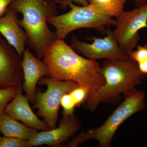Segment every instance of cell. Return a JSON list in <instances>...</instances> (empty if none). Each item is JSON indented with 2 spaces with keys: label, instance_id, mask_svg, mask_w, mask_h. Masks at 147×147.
<instances>
[{
  "label": "cell",
  "instance_id": "cell-7",
  "mask_svg": "<svg viewBox=\"0 0 147 147\" xmlns=\"http://www.w3.org/2000/svg\"><path fill=\"white\" fill-rule=\"evenodd\" d=\"M113 36L121 50L129 55L140 40L139 30L147 28V2L130 11H123L117 18Z\"/></svg>",
  "mask_w": 147,
  "mask_h": 147
},
{
  "label": "cell",
  "instance_id": "cell-22",
  "mask_svg": "<svg viewBox=\"0 0 147 147\" xmlns=\"http://www.w3.org/2000/svg\"><path fill=\"white\" fill-rule=\"evenodd\" d=\"M14 0H0V17L4 15L9 7Z\"/></svg>",
  "mask_w": 147,
  "mask_h": 147
},
{
  "label": "cell",
  "instance_id": "cell-15",
  "mask_svg": "<svg viewBox=\"0 0 147 147\" xmlns=\"http://www.w3.org/2000/svg\"><path fill=\"white\" fill-rule=\"evenodd\" d=\"M127 0H89V7L97 13L117 18L124 11Z\"/></svg>",
  "mask_w": 147,
  "mask_h": 147
},
{
  "label": "cell",
  "instance_id": "cell-6",
  "mask_svg": "<svg viewBox=\"0 0 147 147\" xmlns=\"http://www.w3.org/2000/svg\"><path fill=\"white\" fill-rule=\"evenodd\" d=\"M38 84L45 85L47 89L43 92L36 90L34 108L38 110L37 116L43 119L50 129H53L57 127L62 98L79 85L74 81H58L50 77L41 78Z\"/></svg>",
  "mask_w": 147,
  "mask_h": 147
},
{
  "label": "cell",
  "instance_id": "cell-17",
  "mask_svg": "<svg viewBox=\"0 0 147 147\" xmlns=\"http://www.w3.org/2000/svg\"><path fill=\"white\" fill-rule=\"evenodd\" d=\"M20 87L0 88V115L4 112L7 105L16 95Z\"/></svg>",
  "mask_w": 147,
  "mask_h": 147
},
{
  "label": "cell",
  "instance_id": "cell-9",
  "mask_svg": "<svg viewBox=\"0 0 147 147\" xmlns=\"http://www.w3.org/2000/svg\"><path fill=\"white\" fill-rule=\"evenodd\" d=\"M21 62L14 47L0 38V87L22 86L24 72Z\"/></svg>",
  "mask_w": 147,
  "mask_h": 147
},
{
  "label": "cell",
  "instance_id": "cell-11",
  "mask_svg": "<svg viewBox=\"0 0 147 147\" xmlns=\"http://www.w3.org/2000/svg\"><path fill=\"white\" fill-rule=\"evenodd\" d=\"M21 65L24 72L22 90L31 103H35L36 86L43 77H49V70L44 61L25 49Z\"/></svg>",
  "mask_w": 147,
  "mask_h": 147
},
{
  "label": "cell",
  "instance_id": "cell-18",
  "mask_svg": "<svg viewBox=\"0 0 147 147\" xmlns=\"http://www.w3.org/2000/svg\"><path fill=\"white\" fill-rule=\"evenodd\" d=\"M61 106L63 108V117H67L74 115L76 105L69 92L64 95L61 99Z\"/></svg>",
  "mask_w": 147,
  "mask_h": 147
},
{
  "label": "cell",
  "instance_id": "cell-3",
  "mask_svg": "<svg viewBox=\"0 0 147 147\" xmlns=\"http://www.w3.org/2000/svg\"><path fill=\"white\" fill-rule=\"evenodd\" d=\"M99 72L105 83L97 92L96 102L92 110L100 103L111 102L142 84L146 75L139 70L137 63L130 58L125 59H105Z\"/></svg>",
  "mask_w": 147,
  "mask_h": 147
},
{
  "label": "cell",
  "instance_id": "cell-2",
  "mask_svg": "<svg viewBox=\"0 0 147 147\" xmlns=\"http://www.w3.org/2000/svg\"><path fill=\"white\" fill-rule=\"evenodd\" d=\"M57 4L55 0H14L9 7L23 15L18 24L26 34L27 44L40 59L58 39L47 26V20L58 15Z\"/></svg>",
  "mask_w": 147,
  "mask_h": 147
},
{
  "label": "cell",
  "instance_id": "cell-12",
  "mask_svg": "<svg viewBox=\"0 0 147 147\" xmlns=\"http://www.w3.org/2000/svg\"><path fill=\"white\" fill-rule=\"evenodd\" d=\"M22 86L19 87L16 95L7 105L4 112L13 119L20 121L26 125L36 130L50 129L44 121H41L33 112L26 96L22 94Z\"/></svg>",
  "mask_w": 147,
  "mask_h": 147
},
{
  "label": "cell",
  "instance_id": "cell-5",
  "mask_svg": "<svg viewBox=\"0 0 147 147\" xmlns=\"http://www.w3.org/2000/svg\"><path fill=\"white\" fill-rule=\"evenodd\" d=\"M88 5L79 6L72 3L68 6L71 8L69 12L47 20L56 29L58 38L64 39L71 32L82 28H93L105 34L108 30L105 26H116L117 19L97 13Z\"/></svg>",
  "mask_w": 147,
  "mask_h": 147
},
{
  "label": "cell",
  "instance_id": "cell-8",
  "mask_svg": "<svg viewBox=\"0 0 147 147\" xmlns=\"http://www.w3.org/2000/svg\"><path fill=\"white\" fill-rule=\"evenodd\" d=\"M106 34L107 36L103 38L89 37L92 40L91 43L81 41L73 36L70 46L87 59L94 60L101 59L122 60L129 58L120 47L113 36L112 31L109 29Z\"/></svg>",
  "mask_w": 147,
  "mask_h": 147
},
{
  "label": "cell",
  "instance_id": "cell-23",
  "mask_svg": "<svg viewBox=\"0 0 147 147\" xmlns=\"http://www.w3.org/2000/svg\"><path fill=\"white\" fill-rule=\"evenodd\" d=\"M137 7L144 5L147 2V0H133Z\"/></svg>",
  "mask_w": 147,
  "mask_h": 147
},
{
  "label": "cell",
  "instance_id": "cell-10",
  "mask_svg": "<svg viewBox=\"0 0 147 147\" xmlns=\"http://www.w3.org/2000/svg\"><path fill=\"white\" fill-rule=\"evenodd\" d=\"M81 122L74 114L63 117L58 127L47 131L37 132L28 140L27 147L46 145L59 146L73 136L79 130Z\"/></svg>",
  "mask_w": 147,
  "mask_h": 147
},
{
  "label": "cell",
  "instance_id": "cell-16",
  "mask_svg": "<svg viewBox=\"0 0 147 147\" xmlns=\"http://www.w3.org/2000/svg\"><path fill=\"white\" fill-rule=\"evenodd\" d=\"M137 49L131 51L129 57L137 63L139 70L143 74L147 75V45H137Z\"/></svg>",
  "mask_w": 147,
  "mask_h": 147
},
{
  "label": "cell",
  "instance_id": "cell-14",
  "mask_svg": "<svg viewBox=\"0 0 147 147\" xmlns=\"http://www.w3.org/2000/svg\"><path fill=\"white\" fill-rule=\"evenodd\" d=\"M37 130L21 123L5 112L0 115V132L5 137L28 140Z\"/></svg>",
  "mask_w": 147,
  "mask_h": 147
},
{
  "label": "cell",
  "instance_id": "cell-21",
  "mask_svg": "<svg viewBox=\"0 0 147 147\" xmlns=\"http://www.w3.org/2000/svg\"><path fill=\"white\" fill-rule=\"evenodd\" d=\"M55 2L59 4L63 9H65L70 4L74 3L86 6L89 5V0H55Z\"/></svg>",
  "mask_w": 147,
  "mask_h": 147
},
{
  "label": "cell",
  "instance_id": "cell-20",
  "mask_svg": "<svg viewBox=\"0 0 147 147\" xmlns=\"http://www.w3.org/2000/svg\"><path fill=\"white\" fill-rule=\"evenodd\" d=\"M76 106L85 102L88 98V92L84 87L78 86L69 92Z\"/></svg>",
  "mask_w": 147,
  "mask_h": 147
},
{
  "label": "cell",
  "instance_id": "cell-13",
  "mask_svg": "<svg viewBox=\"0 0 147 147\" xmlns=\"http://www.w3.org/2000/svg\"><path fill=\"white\" fill-rule=\"evenodd\" d=\"M17 13L9 7L4 15L0 17V33L21 56L26 49L27 37L25 31L18 24Z\"/></svg>",
  "mask_w": 147,
  "mask_h": 147
},
{
  "label": "cell",
  "instance_id": "cell-19",
  "mask_svg": "<svg viewBox=\"0 0 147 147\" xmlns=\"http://www.w3.org/2000/svg\"><path fill=\"white\" fill-rule=\"evenodd\" d=\"M27 142L26 139L0 135V147H27Z\"/></svg>",
  "mask_w": 147,
  "mask_h": 147
},
{
  "label": "cell",
  "instance_id": "cell-1",
  "mask_svg": "<svg viewBox=\"0 0 147 147\" xmlns=\"http://www.w3.org/2000/svg\"><path fill=\"white\" fill-rule=\"evenodd\" d=\"M43 61L49 70V77L60 81H73L88 92L86 108L92 110L96 102L98 90L105 79L99 71L101 67L96 60L83 57L58 38L45 52Z\"/></svg>",
  "mask_w": 147,
  "mask_h": 147
},
{
  "label": "cell",
  "instance_id": "cell-4",
  "mask_svg": "<svg viewBox=\"0 0 147 147\" xmlns=\"http://www.w3.org/2000/svg\"><path fill=\"white\" fill-rule=\"evenodd\" d=\"M125 100L107 119L97 128L82 132L70 141L66 147H75L87 141L94 139L99 147H109L119 126L127 119L146 107L145 93L135 88L125 93Z\"/></svg>",
  "mask_w": 147,
  "mask_h": 147
}]
</instances>
